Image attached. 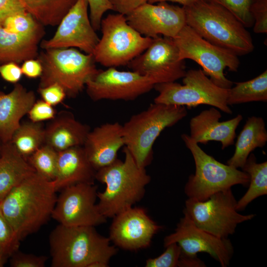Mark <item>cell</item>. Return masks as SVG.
I'll list each match as a JSON object with an SVG mask.
<instances>
[{"label": "cell", "mask_w": 267, "mask_h": 267, "mask_svg": "<svg viewBox=\"0 0 267 267\" xmlns=\"http://www.w3.org/2000/svg\"><path fill=\"white\" fill-rule=\"evenodd\" d=\"M94 226L60 224L49 236L52 267H107L117 250Z\"/></svg>", "instance_id": "7a4b0ae2"}, {"label": "cell", "mask_w": 267, "mask_h": 267, "mask_svg": "<svg viewBox=\"0 0 267 267\" xmlns=\"http://www.w3.org/2000/svg\"><path fill=\"white\" fill-rule=\"evenodd\" d=\"M1 26L9 32L20 34H31L44 29V26L28 12L9 16Z\"/></svg>", "instance_id": "1f68e13d"}, {"label": "cell", "mask_w": 267, "mask_h": 267, "mask_svg": "<svg viewBox=\"0 0 267 267\" xmlns=\"http://www.w3.org/2000/svg\"><path fill=\"white\" fill-rule=\"evenodd\" d=\"M47 260L45 256L24 253L18 250L9 258L11 267H44Z\"/></svg>", "instance_id": "8d00e7d4"}, {"label": "cell", "mask_w": 267, "mask_h": 267, "mask_svg": "<svg viewBox=\"0 0 267 267\" xmlns=\"http://www.w3.org/2000/svg\"><path fill=\"white\" fill-rule=\"evenodd\" d=\"M10 141L19 153L27 160L44 144V128L41 122L21 123Z\"/></svg>", "instance_id": "f546056e"}, {"label": "cell", "mask_w": 267, "mask_h": 267, "mask_svg": "<svg viewBox=\"0 0 267 267\" xmlns=\"http://www.w3.org/2000/svg\"><path fill=\"white\" fill-rule=\"evenodd\" d=\"M58 155L57 151L44 144L28 158L27 161L36 173L53 180L56 175Z\"/></svg>", "instance_id": "4dcf8cb0"}, {"label": "cell", "mask_w": 267, "mask_h": 267, "mask_svg": "<svg viewBox=\"0 0 267 267\" xmlns=\"http://www.w3.org/2000/svg\"><path fill=\"white\" fill-rule=\"evenodd\" d=\"M181 60L191 59L217 86L229 89L233 82L226 78L223 71L236 72L240 64L238 56L232 51L206 40L185 24L173 38Z\"/></svg>", "instance_id": "9c48e42d"}, {"label": "cell", "mask_w": 267, "mask_h": 267, "mask_svg": "<svg viewBox=\"0 0 267 267\" xmlns=\"http://www.w3.org/2000/svg\"><path fill=\"white\" fill-rule=\"evenodd\" d=\"M267 141V131L262 117H248L235 143V151L227 164L242 168L249 155L256 148L264 146Z\"/></svg>", "instance_id": "484cf974"}, {"label": "cell", "mask_w": 267, "mask_h": 267, "mask_svg": "<svg viewBox=\"0 0 267 267\" xmlns=\"http://www.w3.org/2000/svg\"><path fill=\"white\" fill-rule=\"evenodd\" d=\"M127 66L132 71L151 79L155 85L175 82L186 72L173 39L164 36L153 39L148 47Z\"/></svg>", "instance_id": "4fadbf2b"}, {"label": "cell", "mask_w": 267, "mask_h": 267, "mask_svg": "<svg viewBox=\"0 0 267 267\" xmlns=\"http://www.w3.org/2000/svg\"><path fill=\"white\" fill-rule=\"evenodd\" d=\"M27 114L31 122L41 123L51 120L55 116L56 112L53 106L42 99L36 101Z\"/></svg>", "instance_id": "74e56055"}, {"label": "cell", "mask_w": 267, "mask_h": 267, "mask_svg": "<svg viewBox=\"0 0 267 267\" xmlns=\"http://www.w3.org/2000/svg\"><path fill=\"white\" fill-rule=\"evenodd\" d=\"M25 10L43 26H55L77 0H19Z\"/></svg>", "instance_id": "4316f807"}, {"label": "cell", "mask_w": 267, "mask_h": 267, "mask_svg": "<svg viewBox=\"0 0 267 267\" xmlns=\"http://www.w3.org/2000/svg\"><path fill=\"white\" fill-rule=\"evenodd\" d=\"M87 0H77L63 17L53 36L41 42L43 49L77 47L92 53L100 39L91 25Z\"/></svg>", "instance_id": "2e32d148"}, {"label": "cell", "mask_w": 267, "mask_h": 267, "mask_svg": "<svg viewBox=\"0 0 267 267\" xmlns=\"http://www.w3.org/2000/svg\"><path fill=\"white\" fill-rule=\"evenodd\" d=\"M196 0H148V2L150 3H154L164 1H171L178 3L182 5V6H187L193 4Z\"/></svg>", "instance_id": "bcb514c9"}, {"label": "cell", "mask_w": 267, "mask_h": 267, "mask_svg": "<svg viewBox=\"0 0 267 267\" xmlns=\"http://www.w3.org/2000/svg\"><path fill=\"white\" fill-rule=\"evenodd\" d=\"M11 141L1 143L0 153V202L16 185L35 173Z\"/></svg>", "instance_id": "d4e9b609"}, {"label": "cell", "mask_w": 267, "mask_h": 267, "mask_svg": "<svg viewBox=\"0 0 267 267\" xmlns=\"http://www.w3.org/2000/svg\"><path fill=\"white\" fill-rule=\"evenodd\" d=\"M128 23L141 35L152 39L174 38L186 24L183 6L160 2H146L126 15Z\"/></svg>", "instance_id": "e0dca14e"}, {"label": "cell", "mask_w": 267, "mask_h": 267, "mask_svg": "<svg viewBox=\"0 0 267 267\" xmlns=\"http://www.w3.org/2000/svg\"><path fill=\"white\" fill-rule=\"evenodd\" d=\"M27 12L19 0H0V25L9 16Z\"/></svg>", "instance_id": "b9f144b4"}, {"label": "cell", "mask_w": 267, "mask_h": 267, "mask_svg": "<svg viewBox=\"0 0 267 267\" xmlns=\"http://www.w3.org/2000/svg\"><path fill=\"white\" fill-rule=\"evenodd\" d=\"M124 145L122 125L115 122L105 123L90 130L83 146L96 171L118 159V152Z\"/></svg>", "instance_id": "d6986e66"}, {"label": "cell", "mask_w": 267, "mask_h": 267, "mask_svg": "<svg viewBox=\"0 0 267 267\" xmlns=\"http://www.w3.org/2000/svg\"><path fill=\"white\" fill-rule=\"evenodd\" d=\"M102 37L92 54L106 67L126 66L143 52L153 39L141 35L127 22L126 15L109 14L100 23Z\"/></svg>", "instance_id": "ba28073f"}, {"label": "cell", "mask_w": 267, "mask_h": 267, "mask_svg": "<svg viewBox=\"0 0 267 267\" xmlns=\"http://www.w3.org/2000/svg\"><path fill=\"white\" fill-rule=\"evenodd\" d=\"M204 263L197 257H185L180 255L178 267H204Z\"/></svg>", "instance_id": "f6af8a7d"}, {"label": "cell", "mask_w": 267, "mask_h": 267, "mask_svg": "<svg viewBox=\"0 0 267 267\" xmlns=\"http://www.w3.org/2000/svg\"><path fill=\"white\" fill-rule=\"evenodd\" d=\"M89 7V19L95 31L99 30L100 23L104 13L112 10L109 0H87Z\"/></svg>", "instance_id": "f35d334b"}, {"label": "cell", "mask_w": 267, "mask_h": 267, "mask_svg": "<svg viewBox=\"0 0 267 267\" xmlns=\"http://www.w3.org/2000/svg\"><path fill=\"white\" fill-rule=\"evenodd\" d=\"M9 258V256L0 247V267H3Z\"/></svg>", "instance_id": "7dc6e473"}, {"label": "cell", "mask_w": 267, "mask_h": 267, "mask_svg": "<svg viewBox=\"0 0 267 267\" xmlns=\"http://www.w3.org/2000/svg\"><path fill=\"white\" fill-rule=\"evenodd\" d=\"M20 241L4 216L0 206V247L10 257L18 250Z\"/></svg>", "instance_id": "e575fe53"}, {"label": "cell", "mask_w": 267, "mask_h": 267, "mask_svg": "<svg viewBox=\"0 0 267 267\" xmlns=\"http://www.w3.org/2000/svg\"><path fill=\"white\" fill-rule=\"evenodd\" d=\"M38 90L42 99L52 106L62 102L66 97L64 90L57 84L38 88Z\"/></svg>", "instance_id": "ab89813d"}, {"label": "cell", "mask_w": 267, "mask_h": 267, "mask_svg": "<svg viewBox=\"0 0 267 267\" xmlns=\"http://www.w3.org/2000/svg\"><path fill=\"white\" fill-rule=\"evenodd\" d=\"M22 75L21 67L15 62H10L0 64V75L7 82L16 84Z\"/></svg>", "instance_id": "60d3db41"}, {"label": "cell", "mask_w": 267, "mask_h": 267, "mask_svg": "<svg viewBox=\"0 0 267 267\" xmlns=\"http://www.w3.org/2000/svg\"><path fill=\"white\" fill-rule=\"evenodd\" d=\"M58 152L56 175L52 180L56 191L77 183H94L96 171L88 159L83 146Z\"/></svg>", "instance_id": "7402d4cb"}, {"label": "cell", "mask_w": 267, "mask_h": 267, "mask_svg": "<svg viewBox=\"0 0 267 267\" xmlns=\"http://www.w3.org/2000/svg\"><path fill=\"white\" fill-rule=\"evenodd\" d=\"M44 128V141L57 152L83 146L91 130L89 126L77 120L70 112L56 113Z\"/></svg>", "instance_id": "603a6c76"}, {"label": "cell", "mask_w": 267, "mask_h": 267, "mask_svg": "<svg viewBox=\"0 0 267 267\" xmlns=\"http://www.w3.org/2000/svg\"><path fill=\"white\" fill-rule=\"evenodd\" d=\"M149 78L134 71H121L114 67L98 71L86 82L88 95L94 101L133 100L154 89Z\"/></svg>", "instance_id": "5bb4252c"}, {"label": "cell", "mask_w": 267, "mask_h": 267, "mask_svg": "<svg viewBox=\"0 0 267 267\" xmlns=\"http://www.w3.org/2000/svg\"><path fill=\"white\" fill-rule=\"evenodd\" d=\"M236 204L237 201L229 188L202 201L188 198L183 211L198 228L218 237L227 238L235 232L238 224L256 216L239 214Z\"/></svg>", "instance_id": "8fae6325"}, {"label": "cell", "mask_w": 267, "mask_h": 267, "mask_svg": "<svg viewBox=\"0 0 267 267\" xmlns=\"http://www.w3.org/2000/svg\"><path fill=\"white\" fill-rule=\"evenodd\" d=\"M218 4L230 11L245 27L254 24V20L250 11L254 0H204Z\"/></svg>", "instance_id": "d6a6232c"}, {"label": "cell", "mask_w": 267, "mask_h": 267, "mask_svg": "<svg viewBox=\"0 0 267 267\" xmlns=\"http://www.w3.org/2000/svg\"><path fill=\"white\" fill-rule=\"evenodd\" d=\"M123 152V161L117 159L96 172L95 180L106 185L103 191L97 192V204L106 218H113L140 201L151 180L145 168L137 165L126 147Z\"/></svg>", "instance_id": "3957f363"}, {"label": "cell", "mask_w": 267, "mask_h": 267, "mask_svg": "<svg viewBox=\"0 0 267 267\" xmlns=\"http://www.w3.org/2000/svg\"><path fill=\"white\" fill-rule=\"evenodd\" d=\"M187 114L185 106L154 103L122 125L125 147L139 167L145 168L151 163L153 145L161 132Z\"/></svg>", "instance_id": "5b68a950"}, {"label": "cell", "mask_w": 267, "mask_h": 267, "mask_svg": "<svg viewBox=\"0 0 267 267\" xmlns=\"http://www.w3.org/2000/svg\"><path fill=\"white\" fill-rule=\"evenodd\" d=\"M21 68L22 74L29 78L40 77L43 71L42 64L37 59L25 60Z\"/></svg>", "instance_id": "ee69618b"}, {"label": "cell", "mask_w": 267, "mask_h": 267, "mask_svg": "<svg viewBox=\"0 0 267 267\" xmlns=\"http://www.w3.org/2000/svg\"><path fill=\"white\" fill-rule=\"evenodd\" d=\"M234 84V87L228 89V105L250 102L267 101V70L250 80Z\"/></svg>", "instance_id": "f1b7e54d"}, {"label": "cell", "mask_w": 267, "mask_h": 267, "mask_svg": "<svg viewBox=\"0 0 267 267\" xmlns=\"http://www.w3.org/2000/svg\"><path fill=\"white\" fill-rule=\"evenodd\" d=\"M37 59L43 68L39 88L57 84L69 98H76L99 70L92 53L84 54L73 47L44 49Z\"/></svg>", "instance_id": "8992f818"}, {"label": "cell", "mask_w": 267, "mask_h": 267, "mask_svg": "<svg viewBox=\"0 0 267 267\" xmlns=\"http://www.w3.org/2000/svg\"><path fill=\"white\" fill-rule=\"evenodd\" d=\"M1 143L0 141V151H1Z\"/></svg>", "instance_id": "c3c4849f"}, {"label": "cell", "mask_w": 267, "mask_h": 267, "mask_svg": "<svg viewBox=\"0 0 267 267\" xmlns=\"http://www.w3.org/2000/svg\"><path fill=\"white\" fill-rule=\"evenodd\" d=\"M186 24L209 42L237 56L252 52V37L246 27L222 6L204 0L183 6Z\"/></svg>", "instance_id": "277c9868"}, {"label": "cell", "mask_w": 267, "mask_h": 267, "mask_svg": "<svg viewBox=\"0 0 267 267\" xmlns=\"http://www.w3.org/2000/svg\"><path fill=\"white\" fill-rule=\"evenodd\" d=\"M221 117V112L214 107L202 111L190 119L189 136L197 143L219 141L222 150L233 145L236 129L243 117L238 114L232 119L220 122Z\"/></svg>", "instance_id": "ffe728a7"}, {"label": "cell", "mask_w": 267, "mask_h": 267, "mask_svg": "<svg viewBox=\"0 0 267 267\" xmlns=\"http://www.w3.org/2000/svg\"><path fill=\"white\" fill-rule=\"evenodd\" d=\"M175 231L166 236L164 247L176 243L181 250V256L197 257L198 253H208L222 267H226L233 254V247L227 238L218 237L197 227L186 212Z\"/></svg>", "instance_id": "9a60e30c"}, {"label": "cell", "mask_w": 267, "mask_h": 267, "mask_svg": "<svg viewBox=\"0 0 267 267\" xmlns=\"http://www.w3.org/2000/svg\"><path fill=\"white\" fill-rule=\"evenodd\" d=\"M52 180L34 173L0 202L1 211L21 241L51 218L57 196Z\"/></svg>", "instance_id": "6da1fadb"}, {"label": "cell", "mask_w": 267, "mask_h": 267, "mask_svg": "<svg viewBox=\"0 0 267 267\" xmlns=\"http://www.w3.org/2000/svg\"><path fill=\"white\" fill-rule=\"evenodd\" d=\"M183 85L176 82L155 85L158 92L154 103L186 106L188 108L206 104L231 114L227 103L228 89L216 85L202 70L190 69L182 78Z\"/></svg>", "instance_id": "30bf717a"}, {"label": "cell", "mask_w": 267, "mask_h": 267, "mask_svg": "<svg viewBox=\"0 0 267 267\" xmlns=\"http://www.w3.org/2000/svg\"><path fill=\"white\" fill-rule=\"evenodd\" d=\"M249 176V187L244 195L237 201L236 210L241 211L257 198L267 194V162L257 163L253 153L249 155L242 168Z\"/></svg>", "instance_id": "83f0119b"}, {"label": "cell", "mask_w": 267, "mask_h": 267, "mask_svg": "<svg viewBox=\"0 0 267 267\" xmlns=\"http://www.w3.org/2000/svg\"><path fill=\"white\" fill-rule=\"evenodd\" d=\"M181 137L191 152L195 165V173L189 177L184 187L188 198L202 201L235 185L248 186L250 178L247 173L207 154L189 135L183 134Z\"/></svg>", "instance_id": "52a82bcc"}, {"label": "cell", "mask_w": 267, "mask_h": 267, "mask_svg": "<svg viewBox=\"0 0 267 267\" xmlns=\"http://www.w3.org/2000/svg\"><path fill=\"white\" fill-rule=\"evenodd\" d=\"M57 197L51 218L67 226H95L106 222L96 200L97 186L94 183H80L61 190Z\"/></svg>", "instance_id": "7c38bea8"}, {"label": "cell", "mask_w": 267, "mask_h": 267, "mask_svg": "<svg viewBox=\"0 0 267 267\" xmlns=\"http://www.w3.org/2000/svg\"><path fill=\"white\" fill-rule=\"evenodd\" d=\"M250 11L254 20V32L256 34H267V0H254Z\"/></svg>", "instance_id": "d590c367"}, {"label": "cell", "mask_w": 267, "mask_h": 267, "mask_svg": "<svg viewBox=\"0 0 267 267\" xmlns=\"http://www.w3.org/2000/svg\"><path fill=\"white\" fill-rule=\"evenodd\" d=\"M112 218L108 237L115 246L125 250L148 247L154 235L162 228L143 208L132 207Z\"/></svg>", "instance_id": "ac0fdd59"}, {"label": "cell", "mask_w": 267, "mask_h": 267, "mask_svg": "<svg viewBox=\"0 0 267 267\" xmlns=\"http://www.w3.org/2000/svg\"><path fill=\"white\" fill-rule=\"evenodd\" d=\"M166 250L160 256L146 260V267H177L181 255V250L176 243H171L165 247Z\"/></svg>", "instance_id": "836d02e7"}, {"label": "cell", "mask_w": 267, "mask_h": 267, "mask_svg": "<svg viewBox=\"0 0 267 267\" xmlns=\"http://www.w3.org/2000/svg\"><path fill=\"white\" fill-rule=\"evenodd\" d=\"M36 102V95L21 84H15L8 93L0 91V141L10 142L20 126L22 118L27 114Z\"/></svg>", "instance_id": "44dd1931"}, {"label": "cell", "mask_w": 267, "mask_h": 267, "mask_svg": "<svg viewBox=\"0 0 267 267\" xmlns=\"http://www.w3.org/2000/svg\"><path fill=\"white\" fill-rule=\"evenodd\" d=\"M44 34V29L31 34H20L9 32L0 25V64H18L37 58L38 45Z\"/></svg>", "instance_id": "cb8c5ba5"}, {"label": "cell", "mask_w": 267, "mask_h": 267, "mask_svg": "<svg viewBox=\"0 0 267 267\" xmlns=\"http://www.w3.org/2000/svg\"><path fill=\"white\" fill-rule=\"evenodd\" d=\"M112 10L127 15L136 8L148 2V0H109Z\"/></svg>", "instance_id": "7bdbcfd3"}]
</instances>
